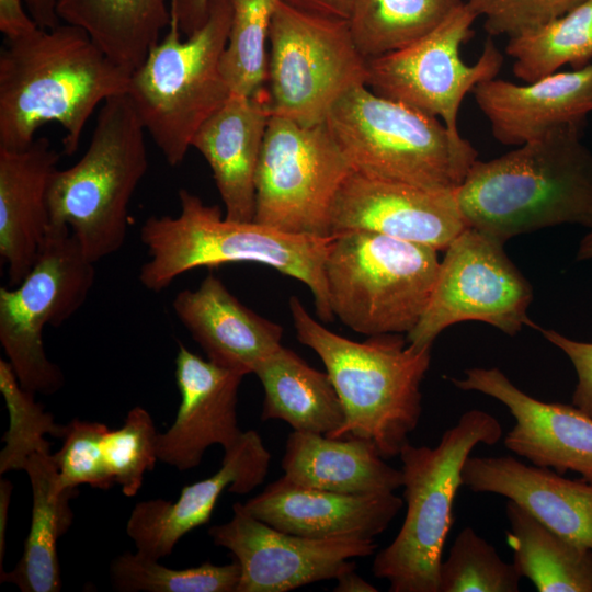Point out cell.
<instances>
[{
    "mask_svg": "<svg viewBox=\"0 0 592 592\" xmlns=\"http://www.w3.org/2000/svg\"><path fill=\"white\" fill-rule=\"evenodd\" d=\"M130 75L70 24L7 38L0 53V147L23 149L54 122L65 130L62 152L72 156L91 114L126 94Z\"/></svg>",
    "mask_w": 592,
    "mask_h": 592,
    "instance_id": "cell-1",
    "label": "cell"
},
{
    "mask_svg": "<svg viewBox=\"0 0 592 592\" xmlns=\"http://www.w3.org/2000/svg\"><path fill=\"white\" fill-rule=\"evenodd\" d=\"M467 227L500 242L540 228L592 229V151L581 125L555 128L488 161L455 190Z\"/></svg>",
    "mask_w": 592,
    "mask_h": 592,
    "instance_id": "cell-2",
    "label": "cell"
},
{
    "mask_svg": "<svg viewBox=\"0 0 592 592\" xmlns=\"http://www.w3.org/2000/svg\"><path fill=\"white\" fill-rule=\"evenodd\" d=\"M179 203L177 216H150L141 225L148 257L138 275L144 288L159 293L196 267L254 262L304 283L318 317L333 320L325 277L332 236L295 235L254 220L229 219L185 189L179 191Z\"/></svg>",
    "mask_w": 592,
    "mask_h": 592,
    "instance_id": "cell-3",
    "label": "cell"
},
{
    "mask_svg": "<svg viewBox=\"0 0 592 592\" xmlns=\"http://www.w3.org/2000/svg\"><path fill=\"white\" fill-rule=\"evenodd\" d=\"M288 305L298 341L317 353L344 409L330 437L368 440L383 458L399 456L420 421L432 346L415 349L398 333L353 341L316 321L298 297Z\"/></svg>",
    "mask_w": 592,
    "mask_h": 592,
    "instance_id": "cell-4",
    "label": "cell"
},
{
    "mask_svg": "<svg viewBox=\"0 0 592 592\" xmlns=\"http://www.w3.org/2000/svg\"><path fill=\"white\" fill-rule=\"evenodd\" d=\"M325 124L353 171L379 180L455 191L478 156L459 130L366 84L343 93Z\"/></svg>",
    "mask_w": 592,
    "mask_h": 592,
    "instance_id": "cell-5",
    "label": "cell"
},
{
    "mask_svg": "<svg viewBox=\"0 0 592 592\" xmlns=\"http://www.w3.org/2000/svg\"><path fill=\"white\" fill-rule=\"evenodd\" d=\"M501 436L500 422L474 409L462 414L436 446L403 445L399 457L405 520L395 539L377 553L372 568L375 577L389 582L390 592H439V570L453 503L463 485V466L476 445H493Z\"/></svg>",
    "mask_w": 592,
    "mask_h": 592,
    "instance_id": "cell-6",
    "label": "cell"
},
{
    "mask_svg": "<svg viewBox=\"0 0 592 592\" xmlns=\"http://www.w3.org/2000/svg\"><path fill=\"white\" fill-rule=\"evenodd\" d=\"M145 132L127 94L110 98L84 155L50 178L49 225L68 226L93 263L125 242L129 204L148 169Z\"/></svg>",
    "mask_w": 592,
    "mask_h": 592,
    "instance_id": "cell-7",
    "label": "cell"
},
{
    "mask_svg": "<svg viewBox=\"0 0 592 592\" xmlns=\"http://www.w3.org/2000/svg\"><path fill=\"white\" fill-rule=\"evenodd\" d=\"M231 13V0H210L205 23L185 39L171 18L130 75L126 94L170 166L182 163L198 128L231 93L220 67Z\"/></svg>",
    "mask_w": 592,
    "mask_h": 592,
    "instance_id": "cell-8",
    "label": "cell"
},
{
    "mask_svg": "<svg viewBox=\"0 0 592 592\" xmlns=\"http://www.w3.org/2000/svg\"><path fill=\"white\" fill-rule=\"evenodd\" d=\"M440 266L434 248L383 234L332 235L325 261L334 317L365 335L409 333L420 321Z\"/></svg>",
    "mask_w": 592,
    "mask_h": 592,
    "instance_id": "cell-9",
    "label": "cell"
},
{
    "mask_svg": "<svg viewBox=\"0 0 592 592\" xmlns=\"http://www.w3.org/2000/svg\"><path fill=\"white\" fill-rule=\"evenodd\" d=\"M95 281L94 263L68 226L49 225L39 254L16 286L0 288V343L20 385L52 395L65 377L43 343L46 326L58 327L87 300Z\"/></svg>",
    "mask_w": 592,
    "mask_h": 592,
    "instance_id": "cell-10",
    "label": "cell"
},
{
    "mask_svg": "<svg viewBox=\"0 0 592 592\" xmlns=\"http://www.w3.org/2000/svg\"><path fill=\"white\" fill-rule=\"evenodd\" d=\"M265 90L271 115L301 125L325 123L334 102L366 84L367 59L348 20L308 13L278 0L269 31Z\"/></svg>",
    "mask_w": 592,
    "mask_h": 592,
    "instance_id": "cell-11",
    "label": "cell"
},
{
    "mask_svg": "<svg viewBox=\"0 0 592 592\" xmlns=\"http://www.w3.org/2000/svg\"><path fill=\"white\" fill-rule=\"evenodd\" d=\"M352 171L325 123L307 126L271 115L257 173L254 221L330 237L333 204Z\"/></svg>",
    "mask_w": 592,
    "mask_h": 592,
    "instance_id": "cell-12",
    "label": "cell"
},
{
    "mask_svg": "<svg viewBox=\"0 0 592 592\" xmlns=\"http://www.w3.org/2000/svg\"><path fill=\"white\" fill-rule=\"evenodd\" d=\"M533 291L499 240L466 227L445 249L428 306L407 333L415 349L432 346L447 327L477 320L514 335L527 317Z\"/></svg>",
    "mask_w": 592,
    "mask_h": 592,
    "instance_id": "cell-13",
    "label": "cell"
},
{
    "mask_svg": "<svg viewBox=\"0 0 592 592\" xmlns=\"http://www.w3.org/2000/svg\"><path fill=\"white\" fill-rule=\"evenodd\" d=\"M478 16L463 2L435 29L409 46L367 59L366 87L374 93L407 104L458 130L460 104L480 82L496 78L503 56L488 39L473 65L460 57Z\"/></svg>",
    "mask_w": 592,
    "mask_h": 592,
    "instance_id": "cell-14",
    "label": "cell"
},
{
    "mask_svg": "<svg viewBox=\"0 0 592 592\" xmlns=\"http://www.w3.org/2000/svg\"><path fill=\"white\" fill-rule=\"evenodd\" d=\"M232 517L207 533L240 566L236 592H287L355 569L353 558L375 553L374 539H316L282 532L244 513L237 503Z\"/></svg>",
    "mask_w": 592,
    "mask_h": 592,
    "instance_id": "cell-15",
    "label": "cell"
},
{
    "mask_svg": "<svg viewBox=\"0 0 592 592\" xmlns=\"http://www.w3.org/2000/svg\"><path fill=\"white\" fill-rule=\"evenodd\" d=\"M455 191L430 190L352 171L331 214V236L351 230L383 234L445 250L466 228Z\"/></svg>",
    "mask_w": 592,
    "mask_h": 592,
    "instance_id": "cell-16",
    "label": "cell"
},
{
    "mask_svg": "<svg viewBox=\"0 0 592 592\" xmlns=\"http://www.w3.org/2000/svg\"><path fill=\"white\" fill-rule=\"evenodd\" d=\"M462 390H474L502 402L515 420L504 445L538 467L560 475L571 470L592 483V418L574 406L545 402L517 388L499 368L474 367L464 378H451Z\"/></svg>",
    "mask_w": 592,
    "mask_h": 592,
    "instance_id": "cell-17",
    "label": "cell"
},
{
    "mask_svg": "<svg viewBox=\"0 0 592 592\" xmlns=\"http://www.w3.org/2000/svg\"><path fill=\"white\" fill-rule=\"evenodd\" d=\"M270 460L261 436L248 430L224 451L220 468L210 477L183 487L177 501L150 499L137 503L126 524L136 551L156 560L170 555L184 535L209 522L226 488L246 494L261 485Z\"/></svg>",
    "mask_w": 592,
    "mask_h": 592,
    "instance_id": "cell-18",
    "label": "cell"
},
{
    "mask_svg": "<svg viewBox=\"0 0 592 592\" xmlns=\"http://www.w3.org/2000/svg\"><path fill=\"white\" fill-rule=\"evenodd\" d=\"M244 376L179 343L175 380L181 400L173 423L158 435V459L183 471L198 466L212 445L224 451L234 445L243 433L238 426L237 402Z\"/></svg>",
    "mask_w": 592,
    "mask_h": 592,
    "instance_id": "cell-19",
    "label": "cell"
},
{
    "mask_svg": "<svg viewBox=\"0 0 592 592\" xmlns=\"http://www.w3.org/2000/svg\"><path fill=\"white\" fill-rule=\"evenodd\" d=\"M247 514L282 532L316 539H374L398 514L403 500L394 492L344 494L293 485L282 477L246 503Z\"/></svg>",
    "mask_w": 592,
    "mask_h": 592,
    "instance_id": "cell-20",
    "label": "cell"
},
{
    "mask_svg": "<svg viewBox=\"0 0 592 592\" xmlns=\"http://www.w3.org/2000/svg\"><path fill=\"white\" fill-rule=\"evenodd\" d=\"M493 137L520 146L567 125H581L592 112V62L517 84L492 78L473 90Z\"/></svg>",
    "mask_w": 592,
    "mask_h": 592,
    "instance_id": "cell-21",
    "label": "cell"
},
{
    "mask_svg": "<svg viewBox=\"0 0 592 592\" xmlns=\"http://www.w3.org/2000/svg\"><path fill=\"white\" fill-rule=\"evenodd\" d=\"M463 485L474 492L503 496L559 536L592 549V483L571 480L511 456L468 457Z\"/></svg>",
    "mask_w": 592,
    "mask_h": 592,
    "instance_id": "cell-22",
    "label": "cell"
},
{
    "mask_svg": "<svg viewBox=\"0 0 592 592\" xmlns=\"http://www.w3.org/2000/svg\"><path fill=\"white\" fill-rule=\"evenodd\" d=\"M172 308L207 358L244 375L282 346L283 328L238 300L215 275L179 292Z\"/></svg>",
    "mask_w": 592,
    "mask_h": 592,
    "instance_id": "cell-23",
    "label": "cell"
},
{
    "mask_svg": "<svg viewBox=\"0 0 592 592\" xmlns=\"http://www.w3.org/2000/svg\"><path fill=\"white\" fill-rule=\"evenodd\" d=\"M270 116L265 90L257 96L230 93L192 139L191 147L212 169L229 219L254 220L257 173Z\"/></svg>",
    "mask_w": 592,
    "mask_h": 592,
    "instance_id": "cell-24",
    "label": "cell"
},
{
    "mask_svg": "<svg viewBox=\"0 0 592 592\" xmlns=\"http://www.w3.org/2000/svg\"><path fill=\"white\" fill-rule=\"evenodd\" d=\"M58 161L45 137L23 149L0 147V255L11 287L31 271L45 240L48 186Z\"/></svg>",
    "mask_w": 592,
    "mask_h": 592,
    "instance_id": "cell-25",
    "label": "cell"
},
{
    "mask_svg": "<svg viewBox=\"0 0 592 592\" xmlns=\"http://www.w3.org/2000/svg\"><path fill=\"white\" fill-rule=\"evenodd\" d=\"M283 479L305 488L344 494H380L402 487V473L375 445L356 437L334 439L293 431L282 459Z\"/></svg>",
    "mask_w": 592,
    "mask_h": 592,
    "instance_id": "cell-26",
    "label": "cell"
},
{
    "mask_svg": "<svg viewBox=\"0 0 592 592\" xmlns=\"http://www.w3.org/2000/svg\"><path fill=\"white\" fill-rule=\"evenodd\" d=\"M24 470L32 488L30 531L19 562L11 571H1L0 581L23 592H58L61 578L57 542L71 525L69 503L77 488H60L50 451L34 453Z\"/></svg>",
    "mask_w": 592,
    "mask_h": 592,
    "instance_id": "cell-27",
    "label": "cell"
},
{
    "mask_svg": "<svg viewBox=\"0 0 592 592\" xmlns=\"http://www.w3.org/2000/svg\"><path fill=\"white\" fill-rule=\"evenodd\" d=\"M264 389L261 420H282L294 431L332 436L344 409L329 377L291 349L280 346L254 373Z\"/></svg>",
    "mask_w": 592,
    "mask_h": 592,
    "instance_id": "cell-28",
    "label": "cell"
},
{
    "mask_svg": "<svg viewBox=\"0 0 592 592\" xmlns=\"http://www.w3.org/2000/svg\"><path fill=\"white\" fill-rule=\"evenodd\" d=\"M56 13L130 73L171 22L170 0H57Z\"/></svg>",
    "mask_w": 592,
    "mask_h": 592,
    "instance_id": "cell-29",
    "label": "cell"
},
{
    "mask_svg": "<svg viewBox=\"0 0 592 592\" xmlns=\"http://www.w3.org/2000/svg\"><path fill=\"white\" fill-rule=\"evenodd\" d=\"M505 513L506 539L521 577L539 592H592V549L559 536L511 500Z\"/></svg>",
    "mask_w": 592,
    "mask_h": 592,
    "instance_id": "cell-30",
    "label": "cell"
},
{
    "mask_svg": "<svg viewBox=\"0 0 592 592\" xmlns=\"http://www.w3.org/2000/svg\"><path fill=\"white\" fill-rule=\"evenodd\" d=\"M462 0H353L348 19L365 59L402 49L435 29Z\"/></svg>",
    "mask_w": 592,
    "mask_h": 592,
    "instance_id": "cell-31",
    "label": "cell"
},
{
    "mask_svg": "<svg viewBox=\"0 0 592 592\" xmlns=\"http://www.w3.org/2000/svg\"><path fill=\"white\" fill-rule=\"evenodd\" d=\"M506 54L513 72L532 82L570 65L581 68L592 59V0H584L563 15L517 37L509 38Z\"/></svg>",
    "mask_w": 592,
    "mask_h": 592,
    "instance_id": "cell-32",
    "label": "cell"
},
{
    "mask_svg": "<svg viewBox=\"0 0 592 592\" xmlns=\"http://www.w3.org/2000/svg\"><path fill=\"white\" fill-rule=\"evenodd\" d=\"M278 0H231V22L221 71L231 93L257 96L267 76L269 31Z\"/></svg>",
    "mask_w": 592,
    "mask_h": 592,
    "instance_id": "cell-33",
    "label": "cell"
},
{
    "mask_svg": "<svg viewBox=\"0 0 592 592\" xmlns=\"http://www.w3.org/2000/svg\"><path fill=\"white\" fill-rule=\"evenodd\" d=\"M138 551L124 553L111 563L110 574L121 592H236L240 566H216L205 561L197 567L172 569Z\"/></svg>",
    "mask_w": 592,
    "mask_h": 592,
    "instance_id": "cell-34",
    "label": "cell"
},
{
    "mask_svg": "<svg viewBox=\"0 0 592 592\" xmlns=\"http://www.w3.org/2000/svg\"><path fill=\"white\" fill-rule=\"evenodd\" d=\"M0 391L9 412V429L0 452V474L24 470L29 458L36 452L49 451L46 435L62 439L66 425L55 422L54 417L38 403L34 394L19 383L10 363L0 360Z\"/></svg>",
    "mask_w": 592,
    "mask_h": 592,
    "instance_id": "cell-35",
    "label": "cell"
},
{
    "mask_svg": "<svg viewBox=\"0 0 592 592\" xmlns=\"http://www.w3.org/2000/svg\"><path fill=\"white\" fill-rule=\"evenodd\" d=\"M514 563L471 527L463 528L439 570V592H517L521 580Z\"/></svg>",
    "mask_w": 592,
    "mask_h": 592,
    "instance_id": "cell-36",
    "label": "cell"
},
{
    "mask_svg": "<svg viewBox=\"0 0 592 592\" xmlns=\"http://www.w3.org/2000/svg\"><path fill=\"white\" fill-rule=\"evenodd\" d=\"M158 435L151 415L141 407L130 409L121 428L105 432L102 443L105 463L125 496H135L145 474L155 468Z\"/></svg>",
    "mask_w": 592,
    "mask_h": 592,
    "instance_id": "cell-37",
    "label": "cell"
},
{
    "mask_svg": "<svg viewBox=\"0 0 592 592\" xmlns=\"http://www.w3.org/2000/svg\"><path fill=\"white\" fill-rule=\"evenodd\" d=\"M107 430L103 423L79 419L66 425L61 448L52 454L61 489L89 485L107 490L115 483L109 473L102 447Z\"/></svg>",
    "mask_w": 592,
    "mask_h": 592,
    "instance_id": "cell-38",
    "label": "cell"
},
{
    "mask_svg": "<svg viewBox=\"0 0 592 592\" xmlns=\"http://www.w3.org/2000/svg\"><path fill=\"white\" fill-rule=\"evenodd\" d=\"M584 0H468L477 16L485 18L488 34L509 38L530 33L563 15Z\"/></svg>",
    "mask_w": 592,
    "mask_h": 592,
    "instance_id": "cell-39",
    "label": "cell"
},
{
    "mask_svg": "<svg viewBox=\"0 0 592 592\" xmlns=\"http://www.w3.org/2000/svg\"><path fill=\"white\" fill-rule=\"evenodd\" d=\"M539 331L572 363L578 379L572 395V403L592 418V343L576 341L553 329L539 328Z\"/></svg>",
    "mask_w": 592,
    "mask_h": 592,
    "instance_id": "cell-40",
    "label": "cell"
},
{
    "mask_svg": "<svg viewBox=\"0 0 592 592\" xmlns=\"http://www.w3.org/2000/svg\"><path fill=\"white\" fill-rule=\"evenodd\" d=\"M26 0H0V31L7 38L25 35L38 27L29 12Z\"/></svg>",
    "mask_w": 592,
    "mask_h": 592,
    "instance_id": "cell-41",
    "label": "cell"
},
{
    "mask_svg": "<svg viewBox=\"0 0 592 592\" xmlns=\"http://www.w3.org/2000/svg\"><path fill=\"white\" fill-rule=\"evenodd\" d=\"M210 0H170L171 18L185 37L198 30L208 16Z\"/></svg>",
    "mask_w": 592,
    "mask_h": 592,
    "instance_id": "cell-42",
    "label": "cell"
},
{
    "mask_svg": "<svg viewBox=\"0 0 592 592\" xmlns=\"http://www.w3.org/2000/svg\"><path fill=\"white\" fill-rule=\"evenodd\" d=\"M298 10L341 20H348L353 0H280Z\"/></svg>",
    "mask_w": 592,
    "mask_h": 592,
    "instance_id": "cell-43",
    "label": "cell"
},
{
    "mask_svg": "<svg viewBox=\"0 0 592 592\" xmlns=\"http://www.w3.org/2000/svg\"><path fill=\"white\" fill-rule=\"evenodd\" d=\"M57 0H26L27 12L41 29H53L60 24L56 13Z\"/></svg>",
    "mask_w": 592,
    "mask_h": 592,
    "instance_id": "cell-44",
    "label": "cell"
},
{
    "mask_svg": "<svg viewBox=\"0 0 592 592\" xmlns=\"http://www.w3.org/2000/svg\"><path fill=\"white\" fill-rule=\"evenodd\" d=\"M12 483L8 479L0 482V570L3 571V555L5 551V528L8 520V509L12 493ZM0 571V572H1Z\"/></svg>",
    "mask_w": 592,
    "mask_h": 592,
    "instance_id": "cell-45",
    "label": "cell"
},
{
    "mask_svg": "<svg viewBox=\"0 0 592 592\" xmlns=\"http://www.w3.org/2000/svg\"><path fill=\"white\" fill-rule=\"evenodd\" d=\"M337 584L333 588L334 592H376L377 589L355 573L354 570L348 571L337 579Z\"/></svg>",
    "mask_w": 592,
    "mask_h": 592,
    "instance_id": "cell-46",
    "label": "cell"
},
{
    "mask_svg": "<svg viewBox=\"0 0 592 592\" xmlns=\"http://www.w3.org/2000/svg\"><path fill=\"white\" fill-rule=\"evenodd\" d=\"M591 259H592V229L581 240L578 251H577V260L583 261V260H591Z\"/></svg>",
    "mask_w": 592,
    "mask_h": 592,
    "instance_id": "cell-47",
    "label": "cell"
}]
</instances>
